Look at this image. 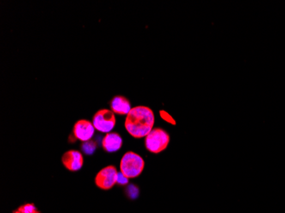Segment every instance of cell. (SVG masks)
Returning <instances> with one entry per match:
<instances>
[{"label":"cell","mask_w":285,"mask_h":213,"mask_svg":"<svg viewBox=\"0 0 285 213\" xmlns=\"http://www.w3.org/2000/svg\"><path fill=\"white\" fill-rule=\"evenodd\" d=\"M121 172L128 178H135L141 175L144 168V160L134 152H127L121 160Z\"/></svg>","instance_id":"obj_2"},{"label":"cell","mask_w":285,"mask_h":213,"mask_svg":"<svg viewBox=\"0 0 285 213\" xmlns=\"http://www.w3.org/2000/svg\"><path fill=\"white\" fill-rule=\"evenodd\" d=\"M122 144H123V141H122V136L116 132L107 133V135L104 136L103 142H102L103 148L108 153L118 151L122 148Z\"/></svg>","instance_id":"obj_8"},{"label":"cell","mask_w":285,"mask_h":213,"mask_svg":"<svg viewBox=\"0 0 285 213\" xmlns=\"http://www.w3.org/2000/svg\"><path fill=\"white\" fill-rule=\"evenodd\" d=\"M128 179L125 175L123 174L122 172H118V178H117V184L120 185H126L128 184Z\"/></svg>","instance_id":"obj_13"},{"label":"cell","mask_w":285,"mask_h":213,"mask_svg":"<svg viewBox=\"0 0 285 213\" xmlns=\"http://www.w3.org/2000/svg\"><path fill=\"white\" fill-rule=\"evenodd\" d=\"M63 166L70 172H77L83 166V155L77 150H69L62 157Z\"/></svg>","instance_id":"obj_7"},{"label":"cell","mask_w":285,"mask_h":213,"mask_svg":"<svg viewBox=\"0 0 285 213\" xmlns=\"http://www.w3.org/2000/svg\"><path fill=\"white\" fill-rule=\"evenodd\" d=\"M110 106L112 112L121 115H128L129 112L131 111V104L128 98L122 96H116L112 99L110 103Z\"/></svg>","instance_id":"obj_9"},{"label":"cell","mask_w":285,"mask_h":213,"mask_svg":"<svg viewBox=\"0 0 285 213\" xmlns=\"http://www.w3.org/2000/svg\"><path fill=\"white\" fill-rule=\"evenodd\" d=\"M118 172L114 166H108L102 169L95 178V184L101 190L112 189L117 184Z\"/></svg>","instance_id":"obj_5"},{"label":"cell","mask_w":285,"mask_h":213,"mask_svg":"<svg viewBox=\"0 0 285 213\" xmlns=\"http://www.w3.org/2000/svg\"><path fill=\"white\" fill-rule=\"evenodd\" d=\"M17 211L21 213H40L37 210L35 206L31 203L25 204L17 208Z\"/></svg>","instance_id":"obj_11"},{"label":"cell","mask_w":285,"mask_h":213,"mask_svg":"<svg viewBox=\"0 0 285 213\" xmlns=\"http://www.w3.org/2000/svg\"><path fill=\"white\" fill-rule=\"evenodd\" d=\"M13 213H19V212H18V211L16 210V211H14V212H13Z\"/></svg>","instance_id":"obj_14"},{"label":"cell","mask_w":285,"mask_h":213,"mask_svg":"<svg viewBox=\"0 0 285 213\" xmlns=\"http://www.w3.org/2000/svg\"><path fill=\"white\" fill-rule=\"evenodd\" d=\"M154 124V112L145 106H135L129 112L125 121L126 130L135 138L146 137Z\"/></svg>","instance_id":"obj_1"},{"label":"cell","mask_w":285,"mask_h":213,"mask_svg":"<svg viewBox=\"0 0 285 213\" xmlns=\"http://www.w3.org/2000/svg\"><path fill=\"white\" fill-rule=\"evenodd\" d=\"M96 148H97V144L95 142L93 141H87V142H84L82 146H81V149L82 151L86 154L88 155H92L94 152H95Z\"/></svg>","instance_id":"obj_10"},{"label":"cell","mask_w":285,"mask_h":213,"mask_svg":"<svg viewBox=\"0 0 285 213\" xmlns=\"http://www.w3.org/2000/svg\"><path fill=\"white\" fill-rule=\"evenodd\" d=\"M170 136L166 130L155 128L145 137V147L147 150L153 154H159L164 151L169 144Z\"/></svg>","instance_id":"obj_3"},{"label":"cell","mask_w":285,"mask_h":213,"mask_svg":"<svg viewBox=\"0 0 285 213\" xmlns=\"http://www.w3.org/2000/svg\"><path fill=\"white\" fill-rule=\"evenodd\" d=\"M160 115L161 118H163L164 120H166V122L168 123H171L172 124H175L176 122L173 118H172V116L170 115L168 112H166V111H163L161 110L160 111Z\"/></svg>","instance_id":"obj_12"},{"label":"cell","mask_w":285,"mask_h":213,"mask_svg":"<svg viewBox=\"0 0 285 213\" xmlns=\"http://www.w3.org/2000/svg\"><path fill=\"white\" fill-rule=\"evenodd\" d=\"M115 113L109 109H101L93 116V125L96 130L103 133H109L116 125Z\"/></svg>","instance_id":"obj_4"},{"label":"cell","mask_w":285,"mask_h":213,"mask_svg":"<svg viewBox=\"0 0 285 213\" xmlns=\"http://www.w3.org/2000/svg\"><path fill=\"white\" fill-rule=\"evenodd\" d=\"M95 127L93 124L86 119H80L76 122L74 126V135L81 142H87L92 139L94 135Z\"/></svg>","instance_id":"obj_6"}]
</instances>
